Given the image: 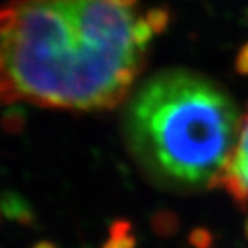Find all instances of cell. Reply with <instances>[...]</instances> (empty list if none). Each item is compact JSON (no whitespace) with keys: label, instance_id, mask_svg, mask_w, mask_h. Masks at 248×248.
Masks as SVG:
<instances>
[{"label":"cell","instance_id":"cell-9","mask_svg":"<svg viewBox=\"0 0 248 248\" xmlns=\"http://www.w3.org/2000/svg\"><path fill=\"white\" fill-rule=\"evenodd\" d=\"M245 235H247V238H248V220H247V223H245Z\"/></svg>","mask_w":248,"mask_h":248},{"label":"cell","instance_id":"cell-7","mask_svg":"<svg viewBox=\"0 0 248 248\" xmlns=\"http://www.w3.org/2000/svg\"><path fill=\"white\" fill-rule=\"evenodd\" d=\"M188 241L194 248H209L212 244V235L206 229H194L188 236Z\"/></svg>","mask_w":248,"mask_h":248},{"label":"cell","instance_id":"cell-3","mask_svg":"<svg viewBox=\"0 0 248 248\" xmlns=\"http://www.w3.org/2000/svg\"><path fill=\"white\" fill-rule=\"evenodd\" d=\"M216 187L226 188L242 208L248 206V109L244 112L236 144Z\"/></svg>","mask_w":248,"mask_h":248},{"label":"cell","instance_id":"cell-1","mask_svg":"<svg viewBox=\"0 0 248 248\" xmlns=\"http://www.w3.org/2000/svg\"><path fill=\"white\" fill-rule=\"evenodd\" d=\"M158 20L140 0H11L2 12L5 102L114 108L130 96Z\"/></svg>","mask_w":248,"mask_h":248},{"label":"cell","instance_id":"cell-4","mask_svg":"<svg viewBox=\"0 0 248 248\" xmlns=\"http://www.w3.org/2000/svg\"><path fill=\"white\" fill-rule=\"evenodd\" d=\"M2 206L3 214L11 220H18L23 224H29L33 220L30 208L26 206L24 199L16 196V194H5Z\"/></svg>","mask_w":248,"mask_h":248},{"label":"cell","instance_id":"cell-6","mask_svg":"<svg viewBox=\"0 0 248 248\" xmlns=\"http://www.w3.org/2000/svg\"><path fill=\"white\" fill-rule=\"evenodd\" d=\"M176 223H178L176 217L172 216L170 212H160L154 220V229L157 233L168 235L176 229Z\"/></svg>","mask_w":248,"mask_h":248},{"label":"cell","instance_id":"cell-8","mask_svg":"<svg viewBox=\"0 0 248 248\" xmlns=\"http://www.w3.org/2000/svg\"><path fill=\"white\" fill-rule=\"evenodd\" d=\"M33 248H57L52 242H46V241H42V242H38V244H34Z\"/></svg>","mask_w":248,"mask_h":248},{"label":"cell","instance_id":"cell-2","mask_svg":"<svg viewBox=\"0 0 248 248\" xmlns=\"http://www.w3.org/2000/svg\"><path fill=\"white\" fill-rule=\"evenodd\" d=\"M242 117L216 81L187 69H168L130 93L124 135L133 157L158 180L181 187H216Z\"/></svg>","mask_w":248,"mask_h":248},{"label":"cell","instance_id":"cell-5","mask_svg":"<svg viewBox=\"0 0 248 248\" xmlns=\"http://www.w3.org/2000/svg\"><path fill=\"white\" fill-rule=\"evenodd\" d=\"M135 236L132 235V227L127 221L118 220L111 226L109 239L103 248H133Z\"/></svg>","mask_w":248,"mask_h":248}]
</instances>
